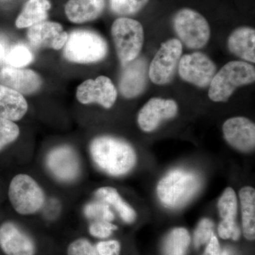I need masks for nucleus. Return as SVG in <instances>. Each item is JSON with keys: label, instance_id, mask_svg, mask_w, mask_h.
Masks as SVG:
<instances>
[{"label": "nucleus", "instance_id": "1", "mask_svg": "<svg viewBox=\"0 0 255 255\" xmlns=\"http://www.w3.org/2000/svg\"><path fill=\"white\" fill-rule=\"evenodd\" d=\"M90 151L99 168L114 177L127 174L136 163V154L132 146L118 137H96L90 143Z\"/></svg>", "mask_w": 255, "mask_h": 255}, {"label": "nucleus", "instance_id": "2", "mask_svg": "<svg viewBox=\"0 0 255 255\" xmlns=\"http://www.w3.org/2000/svg\"><path fill=\"white\" fill-rule=\"evenodd\" d=\"M201 178L195 172L177 169L159 181L157 194L162 205L170 209L184 206L201 188Z\"/></svg>", "mask_w": 255, "mask_h": 255}, {"label": "nucleus", "instance_id": "3", "mask_svg": "<svg viewBox=\"0 0 255 255\" xmlns=\"http://www.w3.org/2000/svg\"><path fill=\"white\" fill-rule=\"evenodd\" d=\"M255 80L254 66L246 62H229L213 78L209 85V98L215 102H227L238 87Z\"/></svg>", "mask_w": 255, "mask_h": 255}, {"label": "nucleus", "instance_id": "4", "mask_svg": "<svg viewBox=\"0 0 255 255\" xmlns=\"http://www.w3.org/2000/svg\"><path fill=\"white\" fill-rule=\"evenodd\" d=\"M108 51L107 42L98 33L79 29L68 35L64 46V56L72 63H97L105 58Z\"/></svg>", "mask_w": 255, "mask_h": 255}, {"label": "nucleus", "instance_id": "5", "mask_svg": "<svg viewBox=\"0 0 255 255\" xmlns=\"http://www.w3.org/2000/svg\"><path fill=\"white\" fill-rule=\"evenodd\" d=\"M8 196L18 214L31 215L42 209L46 202L44 191L31 176L19 174L9 184Z\"/></svg>", "mask_w": 255, "mask_h": 255}, {"label": "nucleus", "instance_id": "6", "mask_svg": "<svg viewBox=\"0 0 255 255\" xmlns=\"http://www.w3.org/2000/svg\"><path fill=\"white\" fill-rule=\"evenodd\" d=\"M112 35L117 55L124 65L136 59L144 43L141 23L130 18H117L112 24Z\"/></svg>", "mask_w": 255, "mask_h": 255}, {"label": "nucleus", "instance_id": "7", "mask_svg": "<svg viewBox=\"0 0 255 255\" xmlns=\"http://www.w3.org/2000/svg\"><path fill=\"white\" fill-rule=\"evenodd\" d=\"M174 28L181 41L191 49L206 46L211 36L207 20L197 11L182 9L174 16Z\"/></svg>", "mask_w": 255, "mask_h": 255}, {"label": "nucleus", "instance_id": "8", "mask_svg": "<svg viewBox=\"0 0 255 255\" xmlns=\"http://www.w3.org/2000/svg\"><path fill=\"white\" fill-rule=\"evenodd\" d=\"M182 42L171 38L161 45L151 62L149 78L155 85H163L172 81L182 58Z\"/></svg>", "mask_w": 255, "mask_h": 255}, {"label": "nucleus", "instance_id": "9", "mask_svg": "<svg viewBox=\"0 0 255 255\" xmlns=\"http://www.w3.org/2000/svg\"><path fill=\"white\" fill-rule=\"evenodd\" d=\"M179 76L199 87L209 86L216 73V66L207 55L200 52L184 55L178 65Z\"/></svg>", "mask_w": 255, "mask_h": 255}, {"label": "nucleus", "instance_id": "10", "mask_svg": "<svg viewBox=\"0 0 255 255\" xmlns=\"http://www.w3.org/2000/svg\"><path fill=\"white\" fill-rule=\"evenodd\" d=\"M76 97L83 105L99 104L106 109L113 107L117 99V90L111 79L100 76L85 80L77 89Z\"/></svg>", "mask_w": 255, "mask_h": 255}, {"label": "nucleus", "instance_id": "11", "mask_svg": "<svg viewBox=\"0 0 255 255\" xmlns=\"http://www.w3.org/2000/svg\"><path fill=\"white\" fill-rule=\"evenodd\" d=\"M46 164L51 173L63 182L75 180L80 174L78 155L69 146H59L50 150L47 155Z\"/></svg>", "mask_w": 255, "mask_h": 255}, {"label": "nucleus", "instance_id": "12", "mask_svg": "<svg viewBox=\"0 0 255 255\" xmlns=\"http://www.w3.org/2000/svg\"><path fill=\"white\" fill-rule=\"evenodd\" d=\"M177 112V104L174 100L152 98L139 112L137 123L143 131L152 132L164 121L174 118Z\"/></svg>", "mask_w": 255, "mask_h": 255}, {"label": "nucleus", "instance_id": "13", "mask_svg": "<svg viewBox=\"0 0 255 255\" xmlns=\"http://www.w3.org/2000/svg\"><path fill=\"white\" fill-rule=\"evenodd\" d=\"M225 139L236 150L251 152L255 146V125L246 117L228 119L223 126Z\"/></svg>", "mask_w": 255, "mask_h": 255}, {"label": "nucleus", "instance_id": "14", "mask_svg": "<svg viewBox=\"0 0 255 255\" xmlns=\"http://www.w3.org/2000/svg\"><path fill=\"white\" fill-rule=\"evenodd\" d=\"M0 248L6 255H35L36 252L33 240L11 222L0 226Z\"/></svg>", "mask_w": 255, "mask_h": 255}, {"label": "nucleus", "instance_id": "15", "mask_svg": "<svg viewBox=\"0 0 255 255\" xmlns=\"http://www.w3.org/2000/svg\"><path fill=\"white\" fill-rule=\"evenodd\" d=\"M28 41L36 48L60 50L65 46L68 34L61 24L53 21H43L28 28Z\"/></svg>", "mask_w": 255, "mask_h": 255}, {"label": "nucleus", "instance_id": "16", "mask_svg": "<svg viewBox=\"0 0 255 255\" xmlns=\"http://www.w3.org/2000/svg\"><path fill=\"white\" fill-rule=\"evenodd\" d=\"M0 85L21 94L30 95L40 90L42 80L40 75L29 69L6 66L0 70Z\"/></svg>", "mask_w": 255, "mask_h": 255}, {"label": "nucleus", "instance_id": "17", "mask_svg": "<svg viewBox=\"0 0 255 255\" xmlns=\"http://www.w3.org/2000/svg\"><path fill=\"white\" fill-rule=\"evenodd\" d=\"M124 65L119 88L124 97L133 98L145 90L148 75L147 61L144 58H136Z\"/></svg>", "mask_w": 255, "mask_h": 255}, {"label": "nucleus", "instance_id": "18", "mask_svg": "<svg viewBox=\"0 0 255 255\" xmlns=\"http://www.w3.org/2000/svg\"><path fill=\"white\" fill-rule=\"evenodd\" d=\"M105 6V0H69L65 12L71 22L82 23L98 18Z\"/></svg>", "mask_w": 255, "mask_h": 255}, {"label": "nucleus", "instance_id": "19", "mask_svg": "<svg viewBox=\"0 0 255 255\" xmlns=\"http://www.w3.org/2000/svg\"><path fill=\"white\" fill-rule=\"evenodd\" d=\"M28 103L21 94L0 85V118L17 122L26 115Z\"/></svg>", "mask_w": 255, "mask_h": 255}, {"label": "nucleus", "instance_id": "20", "mask_svg": "<svg viewBox=\"0 0 255 255\" xmlns=\"http://www.w3.org/2000/svg\"><path fill=\"white\" fill-rule=\"evenodd\" d=\"M255 31L251 27H240L228 38L230 51L246 61H255Z\"/></svg>", "mask_w": 255, "mask_h": 255}, {"label": "nucleus", "instance_id": "21", "mask_svg": "<svg viewBox=\"0 0 255 255\" xmlns=\"http://www.w3.org/2000/svg\"><path fill=\"white\" fill-rule=\"evenodd\" d=\"M51 8L49 0H28L16 20L18 28H29L45 21Z\"/></svg>", "mask_w": 255, "mask_h": 255}, {"label": "nucleus", "instance_id": "22", "mask_svg": "<svg viewBox=\"0 0 255 255\" xmlns=\"http://www.w3.org/2000/svg\"><path fill=\"white\" fill-rule=\"evenodd\" d=\"M241 203L243 231L245 238L254 241L255 238V191L251 187H245L239 193Z\"/></svg>", "mask_w": 255, "mask_h": 255}, {"label": "nucleus", "instance_id": "23", "mask_svg": "<svg viewBox=\"0 0 255 255\" xmlns=\"http://www.w3.org/2000/svg\"><path fill=\"white\" fill-rule=\"evenodd\" d=\"M95 195L101 201L113 206L124 222L132 223L135 221L136 213L122 199L117 189L110 187L100 188L96 191Z\"/></svg>", "mask_w": 255, "mask_h": 255}, {"label": "nucleus", "instance_id": "24", "mask_svg": "<svg viewBox=\"0 0 255 255\" xmlns=\"http://www.w3.org/2000/svg\"><path fill=\"white\" fill-rule=\"evenodd\" d=\"M190 242V236L185 228H175L164 239L162 245V254L187 255Z\"/></svg>", "mask_w": 255, "mask_h": 255}, {"label": "nucleus", "instance_id": "25", "mask_svg": "<svg viewBox=\"0 0 255 255\" xmlns=\"http://www.w3.org/2000/svg\"><path fill=\"white\" fill-rule=\"evenodd\" d=\"M218 208L223 221H236L238 213L237 196L232 188L228 187L220 197Z\"/></svg>", "mask_w": 255, "mask_h": 255}, {"label": "nucleus", "instance_id": "26", "mask_svg": "<svg viewBox=\"0 0 255 255\" xmlns=\"http://www.w3.org/2000/svg\"><path fill=\"white\" fill-rule=\"evenodd\" d=\"M4 59L9 66L21 68L31 63L33 57L27 46L16 44L6 52Z\"/></svg>", "mask_w": 255, "mask_h": 255}, {"label": "nucleus", "instance_id": "27", "mask_svg": "<svg viewBox=\"0 0 255 255\" xmlns=\"http://www.w3.org/2000/svg\"><path fill=\"white\" fill-rule=\"evenodd\" d=\"M87 219L95 220V221H111L114 219V214L111 210L110 205L105 201H93L89 203L84 209Z\"/></svg>", "mask_w": 255, "mask_h": 255}, {"label": "nucleus", "instance_id": "28", "mask_svg": "<svg viewBox=\"0 0 255 255\" xmlns=\"http://www.w3.org/2000/svg\"><path fill=\"white\" fill-rule=\"evenodd\" d=\"M19 128L12 121L0 118V151L19 136Z\"/></svg>", "mask_w": 255, "mask_h": 255}, {"label": "nucleus", "instance_id": "29", "mask_svg": "<svg viewBox=\"0 0 255 255\" xmlns=\"http://www.w3.org/2000/svg\"><path fill=\"white\" fill-rule=\"evenodd\" d=\"M149 0H111L112 9L121 15L135 14L141 10Z\"/></svg>", "mask_w": 255, "mask_h": 255}, {"label": "nucleus", "instance_id": "30", "mask_svg": "<svg viewBox=\"0 0 255 255\" xmlns=\"http://www.w3.org/2000/svg\"><path fill=\"white\" fill-rule=\"evenodd\" d=\"M214 224L210 219L201 220L194 233V246L199 248L202 245L209 241L210 238L214 235Z\"/></svg>", "mask_w": 255, "mask_h": 255}, {"label": "nucleus", "instance_id": "31", "mask_svg": "<svg viewBox=\"0 0 255 255\" xmlns=\"http://www.w3.org/2000/svg\"><path fill=\"white\" fill-rule=\"evenodd\" d=\"M67 255H100L95 246L85 238L72 242L67 249Z\"/></svg>", "mask_w": 255, "mask_h": 255}, {"label": "nucleus", "instance_id": "32", "mask_svg": "<svg viewBox=\"0 0 255 255\" xmlns=\"http://www.w3.org/2000/svg\"><path fill=\"white\" fill-rule=\"evenodd\" d=\"M117 226L109 221H95L89 227V232L93 237L105 239L110 237Z\"/></svg>", "mask_w": 255, "mask_h": 255}, {"label": "nucleus", "instance_id": "33", "mask_svg": "<svg viewBox=\"0 0 255 255\" xmlns=\"http://www.w3.org/2000/svg\"><path fill=\"white\" fill-rule=\"evenodd\" d=\"M219 234L223 239H233L238 241L241 236V231L236 221H221L219 226Z\"/></svg>", "mask_w": 255, "mask_h": 255}, {"label": "nucleus", "instance_id": "34", "mask_svg": "<svg viewBox=\"0 0 255 255\" xmlns=\"http://www.w3.org/2000/svg\"><path fill=\"white\" fill-rule=\"evenodd\" d=\"M96 248L100 255H120V243L114 240L100 242Z\"/></svg>", "mask_w": 255, "mask_h": 255}, {"label": "nucleus", "instance_id": "35", "mask_svg": "<svg viewBox=\"0 0 255 255\" xmlns=\"http://www.w3.org/2000/svg\"><path fill=\"white\" fill-rule=\"evenodd\" d=\"M221 255V248L219 242L216 236L213 235L208 242L207 246L204 252V255Z\"/></svg>", "mask_w": 255, "mask_h": 255}, {"label": "nucleus", "instance_id": "36", "mask_svg": "<svg viewBox=\"0 0 255 255\" xmlns=\"http://www.w3.org/2000/svg\"><path fill=\"white\" fill-rule=\"evenodd\" d=\"M6 54V52L4 43L2 41H0V62L5 58Z\"/></svg>", "mask_w": 255, "mask_h": 255}, {"label": "nucleus", "instance_id": "37", "mask_svg": "<svg viewBox=\"0 0 255 255\" xmlns=\"http://www.w3.org/2000/svg\"><path fill=\"white\" fill-rule=\"evenodd\" d=\"M237 255L236 253H235L234 251H233L231 248H226V249L223 250L222 253H221V255Z\"/></svg>", "mask_w": 255, "mask_h": 255}]
</instances>
